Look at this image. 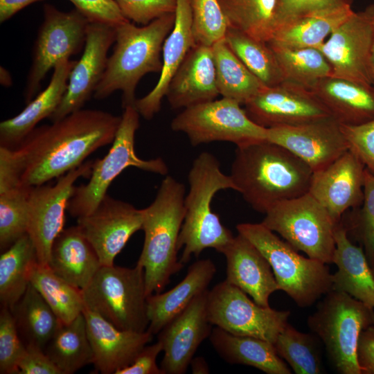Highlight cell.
<instances>
[{
    "label": "cell",
    "instance_id": "1",
    "mask_svg": "<svg viewBox=\"0 0 374 374\" xmlns=\"http://www.w3.org/2000/svg\"><path fill=\"white\" fill-rule=\"evenodd\" d=\"M121 116L100 109H79L36 127L15 149L21 184H44L81 164L100 148L112 143Z\"/></svg>",
    "mask_w": 374,
    "mask_h": 374
},
{
    "label": "cell",
    "instance_id": "2",
    "mask_svg": "<svg viewBox=\"0 0 374 374\" xmlns=\"http://www.w3.org/2000/svg\"><path fill=\"white\" fill-rule=\"evenodd\" d=\"M313 170L286 148L267 140L237 146L230 176L244 199L265 213L309 191Z\"/></svg>",
    "mask_w": 374,
    "mask_h": 374
},
{
    "label": "cell",
    "instance_id": "3",
    "mask_svg": "<svg viewBox=\"0 0 374 374\" xmlns=\"http://www.w3.org/2000/svg\"><path fill=\"white\" fill-rule=\"evenodd\" d=\"M175 21V14L171 13L142 26L127 21L115 27L114 50L96 88L94 98L105 99L120 90L123 107L134 106L140 80L147 73L161 71L163 45Z\"/></svg>",
    "mask_w": 374,
    "mask_h": 374
},
{
    "label": "cell",
    "instance_id": "4",
    "mask_svg": "<svg viewBox=\"0 0 374 374\" xmlns=\"http://www.w3.org/2000/svg\"><path fill=\"white\" fill-rule=\"evenodd\" d=\"M184 199V184L166 176L154 201L143 208L145 238L136 264L144 269L148 296L161 292L184 266L177 253L185 216Z\"/></svg>",
    "mask_w": 374,
    "mask_h": 374
},
{
    "label": "cell",
    "instance_id": "5",
    "mask_svg": "<svg viewBox=\"0 0 374 374\" xmlns=\"http://www.w3.org/2000/svg\"><path fill=\"white\" fill-rule=\"evenodd\" d=\"M188 179L189 190L184 199L185 216L178 240L179 251L183 248L179 260L184 265L206 249L221 252L233 240V233L213 212L211 204L219 190H237L231 176L222 172L217 159L207 152L193 161Z\"/></svg>",
    "mask_w": 374,
    "mask_h": 374
},
{
    "label": "cell",
    "instance_id": "6",
    "mask_svg": "<svg viewBox=\"0 0 374 374\" xmlns=\"http://www.w3.org/2000/svg\"><path fill=\"white\" fill-rule=\"evenodd\" d=\"M236 229L265 257L279 290L285 292L298 306H311L332 290V274L326 263L299 254L261 222L240 223Z\"/></svg>",
    "mask_w": 374,
    "mask_h": 374
},
{
    "label": "cell",
    "instance_id": "7",
    "mask_svg": "<svg viewBox=\"0 0 374 374\" xmlns=\"http://www.w3.org/2000/svg\"><path fill=\"white\" fill-rule=\"evenodd\" d=\"M84 308L126 331L147 330V294L144 269L102 265L82 290Z\"/></svg>",
    "mask_w": 374,
    "mask_h": 374
},
{
    "label": "cell",
    "instance_id": "8",
    "mask_svg": "<svg viewBox=\"0 0 374 374\" xmlns=\"http://www.w3.org/2000/svg\"><path fill=\"white\" fill-rule=\"evenodd\" d=\"M321 340L335 370L341 374H361L356 359L361 332L374 324V310L349 294L331 290L307 321Z\"/></svg>",
    "mask_w": 374,
    "mask_h": 374
},
{
    "label": "cell",
    "instance_id": "9",
    "mask_svg": "<svg viewBox=\"0 0 374 374\" xmlns=\"http://www.w3.org/2000/svg\"><path fill=\"white\" fill-rule=\"evenodd\" d=\"M140 114L134 106L124 107L121 121L107 154L93 163L89 180L74 186L67 211L78 218L92 213L107 195L112 182L127 168L134 167L161 175L168 168L161 158L144 160L139 158L134 148L135 134L139 127Z\"/></svg>",
    "mask_w": 374,
    "mask_h": 374
},
{
    "label": "cell",
    "instance_id": "10",
    "mask_svg": "<svg viewBox=\"0 0 374 374\" xmlns=\"http://www.w3.org/2000/svg\"><path fill=\"white\" fill-rule=\"evenodd\" d=\"M265 214L261 223L296 250L324 263H332L337 224L309 193L281 202Z\"/></svg>",
    "mask_w": 374,
    "mask_h": 374
},
{
    "label": "cell",
    "instance_id": "11",
    "mask_svg": "<svg viewBox=\"0 0 374 374\" xmlns=\"http://www.w3.org/2000/svg\"><path fill=\"white\" fill-rule=\"evenodd\" d=\"M237 101L222 98L184 109L171 129L185 134L192 145L226 141L242 146L267 140V128L253 122Z\"/></svg>",
    "mask_w": 374,
    "mask_h": 374
},
{
    "label": "cell",
    "instance_id": "12",
    "mask_svg": "<svg viewBox=\"0 0 374 374\" xmlns=\"http://www.w3.org/2000/svg\"><path fill=\"white\" fill-rule=\"evenodd\" d=\"M247 295L226 280L216 284L208 293L210 323L233 335L274 344L288 323L290 312L260 305Z\"/></svg>",
    "mask_w": 374,
    "mask_h": 374
},
{
    "label": "cell",
    "instance_id": "13",
    "mask_svg": "<svg viewBox=\"0 0 374 374\" xmlns=\"http://www.w3.org/2000/svg\"><path fill=\"white\" fill-rule=\"evenodd\" d=\"M89 23L75 8L63 12L50 4L44 6V20L34 44L32 64L24 89L26 104L38 93L42 82L51 69L84 48Z\"/></svg>",
    "mask_w": 374,
    "mask_h": 374
},
{
    "label": "cell",
    "instance_id": "14",
    "mask_svg": "<svg viewBox=\"0 0 374 374\" xmlns=\"http://www.w3.org/2000/svg\"><path fill=\"white\" fill-rule=\"evenodd\" d=\"M374 6L353 12L319 48L332 69V75L374 86L372 47Z\"/></svg>",
    "mask_w": 374,
    "mask_h": 374
},
{
    "label": "cell",
    "instance_id": "15",
    "mask_svg": "<svg viewBox=\"0 0 374 374\" xmlns=\"http://www.w3.org/2000/svg\"><path fill=\"white\" fill-rule=\"evenodd\" d=\"M93 161L84 162L58 178L54 185L30 186L28 197V234L35 246L37 262L48 265L52 244L64 229L65 211L75 182L89 178Z\"/></svg>",
    "mask_w": 374,
    "mask_h": 374
},
{
    "label": "cell",
    "instance_id": "16",
    "mask_svg": "<svg viewBox=\"0 0 374 374\" xmlns=\"http://www.w3.org/2000/svg\"><path fill=\"white\" fill-rule=\"evenodd\" d=\"M244 105L249 117L265 128L299 125L331 116L310 89L285 81L262 87Z\"/></svg>",
    "mask_w": 374,
    "mask_h": 374
},
{
    "label": "cell",
    "instance_id": "17",
    "mask_svg": "<svg viewBox=\"0 0 374 374\" xmlns=\"http://www.w3.org/2000/svg\"><path fill=\"white\" fill-rule=\"evenodd\" d=\"M143 220V208L107 194L92 213L77 218V225L101 265H112L132 235L142 230Z\"/></svg>",
    "mask_w": 374,
    "mask_h": 374
},
{
    "label": "cell",
    "instance_id": "18",
    "mask_svg": "<svg viewBox=\"0 0 374 374\" xmlns=\"http://www.w3.org/2000/svg\"><path fill=\"white\" fill-rule=\"evenodd\" d=\"M267 140L288 150L313 172L325 168L349 150L341 125L332 116L267 128Z\"/></svg>",
    "mask_w": 374,
    "mask_h": 374
},
{
    "label": "cell",
    "instance_id": "19",
    "mask_svg": "<svg viewBox=\"0 0 374 374\" xmlns=\"http://www.w3.org/2000/svg\"><path fill=\"white\" fill-rule=\"evenodd\" d=\"M115 40V28L89 23L82 56L70 73L67 88L60 104L48 118L51 122L82 109L93 96L107 66L108 51Z\"/></svg>",
    "mask_w": 374,
    "mask_h": 374
},
{
    "label": "cell",
    "instance_id": "20",
    "mask_svg": "<svg viewBox=\"0 0 374 374\" xmlns=\"http://www.w3.org/2000/svg\"><path fill=\"white\" fill-rule=\"evenodd\" d=\"M208 290L197 296L157 334L163 357L160 367L163 374H184L200 344L209 337L213 326L208 319Z\"/></svg>",
    "mask_w": 374,
    "mask_h": 374
},
{
    "label": "cell",
    "instance_id": "21",
    "mask_svg": "<svg viewBox=\"0 0 374 374\" xmlns=\"http://www.w3.org/2000/svg\"><path fill=\"white\" fill-rule=\"evenodd\" d=\"M366 167L350 150L312 173L308 193L340 222L344 213L362 204Z\"/></svg>",
    "mask_w": 374,
    "mask_h": 374
},
{
    "label": "cell",
    "instance_id": "22",
    "mask_svg": "<svg viewBox=\"0 0 374 374\" xmlns=\"http://www.w3.org/2000/svg\"><path fill=\"white\" fill-rule=\"evenodd\" d=\"M82 313L93 353V364L100 373L116 374L128 366L152 339L153 335L148 330H123L87 308Z\"/></svg>",
    "mask_w": 374,
    "mask_h": 374
},
{
    "label": "cell",
    "instance_id": "23",
    "mask_svg": "<svg viewBox=\"0 0 374 374\" xmlns=\"http://www.w3.org/2000/svg\"><path fill=\"white\" fill-rule=\"evenodd\" d=\"M226 262V280L242 290L258 305L268 307L279 290L271 265L261 252L240 234L222 250Z\"/></svg>",
    "mask_w": 374,
    "mask_h": 374
},
{
    "label": "cell",
    "instance_id": "24",
    "mask_svg": "<svg viewBox=\"0 0 374 374\" xmlns=\"http://www.w3.org/2000/svg\"><path fill=\"white\" fill-rule=\"evenodd\" d=\"M219 95L212 46L194 45L168 84L167 100L173 109H186Z\"/></svg>",
    "mask_w": 374,
    "mask_h": 374
},
{
    "label": "cell",
    "instance_id": "25",
    "mask_svg": "<svg viewBox=\"0 0 374 374\" xmlns=\"http://www.w3.org/2000/svg\"><path fill=\"white\" fill-rule=\"evenodd\" d=\"M175 14L174 26L163 45V66L157 83L147 95L136 99L134 105L146 120L152 119L160 110L172 76L195 45L190 0H177Z\"/></svg>",
    "mask_w": 374,
    "mask_h": 374
},
{
    "label": "cell",
    "instance_id": "26",
    "mask_svg": "<svg viewBox=\"0 0 374 374\" xmlns=\"http://www.w3.org/2000/svg\"><path fill=\"white\" fill-rule=\"evenodd\" d=\"M76 61L65 59L53 68L49 84L17 116L0 123V146L17 148L44 118H49L60 104L69 77Z\"/></svg>",
    "mask_w": 374,
    "mask_h": 374
},
{
    "label": "cell",
    "instance_id": "27",
    "mask_svg": "<svg viewBox=\"0 0 374 374\" xmlns=\"http://www.w3.org/2000/svg\"><path fill=\"white\" fill-rule=\"evenodd\" d=\"M310 90L341 125H357L374 119V86L330 75Z\"/></svg>",
    "mask_w": 374,
    "mask_h": 374
},
{
    "label": "cell",
    "instance_id": "28",
    "mask_svg": "<svg viewBox=\"0 0 374 374\" xmlns=\"http://www.w3.org/2000/svg\"><path fill=\"white\" fill-rule=\"evenodd\" d=\"M216 273L211 259L198 260L188 268L184 279L165 292L147 297V330L157 335L174 317L183 311L198 295L206 291Z\"/></svg>",
    "mask_w": 374,
    "mask_h": 374
},
{
    "label": "cell",
    "instance_id": "29",
    "mask_svg": "<svg viewBox=\"0 0 374 374\" xmlns=\"http://www.w3.org/2000/svg\"><path fill=\"white\" fill-rule=\"evenodd\" d=\"M334 235L332 263L337 269L332 274V290L345 292L374 310V276L365 252L350 240L340 222Z\"/></svg>",
    "mask_w": 374,
    "mask_h": 374
},
{
    "label": "cell",
    "instance_id": "30",
    "mask_svg": "<svg viewBox=\"0 0 374 374\" xmlns=\"http://www.w3.org/2000/svg\"><path fill=\"white\" fill-rule=\"evenodd\" d=\"M48 266L58 276L82 290L102 265L96 251L76 225L64 229L56 237Z\"/></svg>",
    "mask_w": 374,
    "mask_h": 374
},
{
    "label": "cell",
    "instance_id": "31",
    "mask_svg": "<svg viewBox=\"0 0 374 374\" xmlns=\"http://www.w3.org/2000/svg\"><path fill=\"white\" fill-rule=\"evenodd\" d=\"M209 338L219 356L229 364L252 366L267 374L292 373L269 341L233 335L216 326Z\"/></svg>",
    "mask_w": 374,
    "mask_h": 374
},
{
    "label": "cell",
    "instance_id": "32",
    "mask_svg": "<svg viewBox=\"0 0 374 374\" xmlns=\"http://www.w3.org/2000/svg\"><path fill=\"white\" fill-rule=\"evenodd\" d=\"M229 28L268 43L284 23L283 0H218Z\"/></svg>",
    "mask_w": 374,
    "mask_h": 374
},
{
    "label": "cell",
    "instance_id": "33",
    "mask_svg": "<svg viewBox=\"0 0 374 374\" xmlns=\"http://www.w3.org/2000/svg\"><path fill=\"white\" fill-rule=\"evenodd\" d=\"M353 12L351 7H345L290 19L269 42L291 48H318Z\"/></svg>",
    "mask_w": 374,
    "mask_h": 374
},
{
    "label": "cell",
    "instance_id": "34",
    "mask_svg": "<svg viewBox=\"0 0 374 374\" xmlns=\"http://www.w3.org/2000/svg\"><path fill=\"white\" fill-rule=\"evenodd\" d=\"M10 310L24 344L44 350L62 323L30 283L20 300Z\"/></svg>",
    "mask_w": 374,
    "mask_h": 374
},
{
    "label": "cell",
    "instance_id": "35",
    "mask_svg": "<svg viewBox=\"0 0 374 374\" xmlns=\"http://www.w3.org/2000/svg\"><path fill=\"white\" fill-rule=\"evenodd\" d=\"M44 352L62 374H73L93 364V353L83 313L69 323H62Z\"/></svg>",
    "mask_w": 374,
    "mask_h": 374
},
{
    "label": "cell",
    "instance_id": "36",
    "mask_svg": "<svg viewBox=\"0 0 374 374\" xmlns=\"http://www.w3.org/2000/svg\"><path fill=\"white\" fill-rule=\"evenodd\" d=\"M35 246L26 234L0 256V301L11 309L22 297L29 285V271L36 261Z\"/></svg>",
    "mask_w": 374,
    "mask_h": 374
},
{
    "label": "cell",
    "instance_id": "37",
    "mask_svg": "<svg viewBox=\"0 0 374 374\" xmlns=\"http://www.w3.org/2000/svg\"><path fill=\"white\" fill-rule=\"evenodd\" d=\"M220 95L244 105L265 86L222 39L212 46Z\"/></svg>",
    "mask_w": 374,
    "mask_h": 374
},
{
    "label": "cell",
    "instance_id": "38",
    "mask_svg": "<svg viewBox=\"0 0 374 374\" xmlns=\"http://www.w3.org/2000/svg\"><path fill=\"white\" fill-rule=\"evenodd\" d=\"M29 283L38 291L62 323H69L84 309L82 290L36 260L29 271Z\"/></svg>",
    "mask_w": 374,
    "mask_h": 374
},
{
    "label": "cell",
    "instance_id": "39",
    "mask_svg": "<svg viewBox=\"0 0 374 374\" xmlns=\"http://www.w3.org/2000/svg\"><path fill=\"white\" fill-rule=\"evenodd\" d=\"M285 82L310 89L319 80L332 75V69L317 48H291L268 42Z\"/></svg>",
    "mask_w": 374,
    "mask_h": 374
},
{
    "label": "cell",
    "instance_id": "40",
    "mask_svg": "<svg viewBox=\"0 0 374 374\" xmlns=\"http://www.w3.org/2000/svg\"><path fill=\"white\" fill-rule=\"evenodd\" d=\"M224 40L244 65L265 87L284 81L276 57L268 43L228 28Z\"/></svg>",
    "mask_w": 374,
    "mask_h": 374
},
{
    "label": "cell",
    "instance_id": "41",
    "mask_svg": "<svg viewBox=\"0 0 374 374\" xmlns=\"http://www.w3.org/2000/svg\"><path fill=\"white\" fill-rule=\"evenodd\" d=\"M314 337L287 323L274 344L278 355L296 374H320L322 364Z\"/></svg>",
    "mask_w": 374,
    "mask_h": 374
},
{
    "label": "cell",
    "instance_id": "42",
    "mask_svg": "<svg viewBox=\"0 0 374 374\" xmlns=\"http://www.w3.org/2000/svg\"><path fill=\"white\" fill-rule=\"evenodd\" d=\"M30 186L20 184L0 191V249L3 251L28 233Z\"/></svg>",
    "mask_w": 374,
    "mask_h": 374
},
{
    "label": "cell",
    "instance_id": "43",
    "mask_svg": "<svg viewBox=\"0 0 374 374\" xmlns=\"http://www.w3.org/2000/svg\"><path fill=\"white\" fill-rule=\"evenodd\" d=\"M195 45L212 46L229 28L218 0H190Z\"/></svg>",
    "mask_w": 374,
    "mask_h": 374
},
{
    "label": "cell",
    "instance_id": "44",
    "mask_svg": "<svg viewBox=\"0 0 374 374\" xmlns=\"http://www.w3.org/2000/svg\"><path fill=\"white\" fill-rule=\"evenodd\" d=\"M10 309L0 312V373L19 374L18 363L26 350Z\"/></svg>",
    "mask_w": 374,
    "mask_h": 374
},
{
    "label": "cell",
    "instance_id": "45",
    "mask_svg": "<svg viewBox=\"0 0 374 374\" xmlns=\"http://www.w3.org/2000/svg\"><path fill=\"white\" fill-rule=\"evenodd\" d=\"M362 208L357 226L368 262L374 263V175L366 168L364 177Z\"/></svg>",
    "mask_w": 374,
    "mask_h": 374
},
{
    "label": "cell",
    "instance_id": "46",
    "mask_svg": "<svg viewBox=\"0 0 374 374\" xmlns=\"http://www.w3.org/2000/svg\"><path fill=\"white\" fill-rule=\"evenodd\" d=\"M129 21L142 26L162 16L175 13L177 0H115Z\"/></svg>",
    "mask_w": 374,
    "mask_h": 374
},
{
    "label": "cell",
    "instance_id": "47",
    "mask_svg": "<svg viewBox=\"0 0 374 374\" xmlns=\"http://www.w3.org/2000/svg\"><path fill=\"white\" fill-rule=\"evenodd\" d=\"M341 127L349 150L374 175V119L357 125H341Z\"/></svg>",
    "mask_w": 374,
    "mask_h": 374
},
{
    "label": "cell",
    "instance_id": "48",
    "mask_svg": "<svg viewBox=\"0 0 374 374\" xmlns=\"http://www.w3.org/2000/svg\"><path fill=\"white\" fill-rule=\"evenodd\" d=\"M89 23L116 27L130 21L123 15L115 0H69Z\"/></svg>",
    "mask_w": 374,
    "mask_h": 374
},
{
    "label": "cell",
    "instance_id": "49",
    "mask_svg": "<svg viewBox=\"0 0 374 374\" xmlns=\"http://www.w3.org/2000/svg\"><path fill=\"white\" fill-rule=\"evenodd\" d=\"M353 0H283L285 21L315 12L351 7ZM283 25V24H282Z\"/></svg>",
    "mask_w": 374,
    "mask_h": 374
},
{
    "label": "cell",
    "instance_id": "50",
    "mask_svg": "<svg viewBox=\"0 0 374 374\" xmlns=\"http://www.w3.org/2000/svg\"><path fill=\"white\" fill-rule=\"evenodd\" d=\"M18 363L19 374H62L44 350L33 346H26Z\"/></svg>",
    "mask_w": 374,
    "mask_h": 374
},
{
    "label": "cell",
    "instance_id": "51",
    "mask_svg": "<svg viewBox=\"0 0 374 374\" xmlns=\"http://www.w3.org/2000/svg\"><path fill=\"white\" fill-rule=\"evenodd\" d=\"M162 351V345L158 341L153 344L146 345L130 365L116 374H163L157 364V358Z\"/></svg>",
    "mask_w": 374,
    "mask_h": 374
},
{
    "label": "cell",
    "instance_id": "52",
    "mask_svg": "<svg viewBox=\"0 0 374 374\" xmlns=\"http://www.w3.org/2000/svg\"><path fill=\"white\" fill-rule=\"evenodd\" d=\"M21 175L14 150L0 146V191L22 184Z\"/></svg>",
    "mask_w": 374,
    "mask_h": 374
},
{
    "label": "cell",
    "instance_id": "53",
    "mask_svg": "<svg viewBox=\"0 0 374 374\" xmlns=\"http://www.w3.org/2000/svg\"><path fill=\"white\" fill-rule=\"evenodd\" d=\"M356 359L361 374H374V324L361 332Z\"/></svg>",
    "mask_w": 374,
    "mask_h": 374
},
{
    "label": "cell",
    "instance_id": "54",
    "mask_svg": "<svg viewBox=\"0 0 374 374\" xmlns=\"http://www.w3.org/2000/svg\"><path fill=\"white\" fill-rule=\"evenodd\" d=\"M39 1L42 0H0V22H5L25 7Z\"/></svg>",
    "mask_w": 374,
    "mask_h": 374
},
{
    "label": "cell",
    "instance_id": "55",
    "mask_svg": "<svg viewBox=\"0 0 374 374\" xmlns=\"http://www.w3.org/2000/svg\"><path fill=\"white\" fill-rule=\"evenodd\" d=\"M192 373L194 374H206L209 373V367L202 357H193L190 363Z\"/></svg>",
    "mask_w": 374,
    "mask_h": 374
},
{
    "label": "cell",
    "instance_id": "56",
    "mask_svg": "<svg viewBox=\"0 0 374 374\" xmlns=\"http://www.w3.org/2000/svg\"><path fill=\"white\" fill-rule=\"evenodd\" d=\"M372 68H373V72L374 75V39H373V47H372Z\"/></svg>",
    "mask_w": 374,
    "mask_h": 374
},
{
    "label": "cell",
    "instance_id": "57",
    "mask_svg": "<svg viewBox=\"0 0 374 374\" xmlns=\"http://www.w3.org/2000/svg\"><path fill=\"white\" fill-rule=\"evenodd\" d=\"M371 269H372V271L374 276V263L371 265Z\"/></svg>",
    "mask_w": 374,
    "mask_h": 374
}]
</instances>
